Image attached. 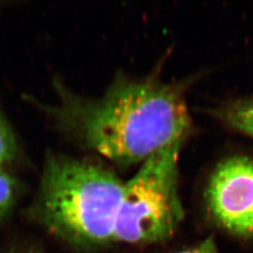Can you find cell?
<instances>
[{"instance_id":"6","label":"cell","mask_w":253,"mask_h":253,"mask_svg":"<svg viewBox=\"0 0 253 253\" xmlns=\"http://www.w3.org/2000/svg\"><path fill=\"white\" fill-rule=\"evenodd\" d=\"M16 140L11 127L0 111V167L11 162L16 155Z\"/></svg>"},{"instance_id":"3","label":"cell","mask_w":253,"mask_h":253,"mask_svg":"<svg viewBox=\"0 0 253 253\" xmlns=\"http://www.w3.org/2000/svg\"><path fill=\"white\" fill-rule=\"evenodd\" d=\"M182 143L154 154L124 183L114 242L147 244L167 239L183 219L178 190Z\"/></svg>"},{"instance_id":"8","label":"cell","mask_w":253,"mask_h":253,"mask_svg":"<svg viewBox=\"0 0 253 253\" xmlns=\"http://www.w3.org/2000/svg\"><path fill=\"white\" fill-rule=\"evenodd\" d=\"M177 253H217V247L212 237H208L197 247Z\"/></svg>"},{"instance_id":"5","label":"cell","mask_w":253,"mask_h":253,"mask_svg":"<svg viewBox=\"0 0 253 253\" xmlns=\"http://www.w3.org/2000/svg\"><path fill=\"white\" fill-rule=\"evenodd\" d=\"M217 118L235 130L253 138V100H239L215 111Z\"/></svg>"},{"instance_id":"2","label":"cell","mask_w":253,"mask_h":253,"mask_svg":"<svg viewBox=\"0 0 253 253\" xmlns=\"http://www.w3.org/2000/svg\"><path fill=\"white\" fill-rule=\"evenodd\" d=\"M124 183L103 165L52 154L41 181L39 217L54 235L73 244L114 242Z\"/></svg>"},{"instance_id":"7","label":"cell","mask_w":253,"mask_h":253,"mask_svg":"<svg viewBox=\"0 0 253 253\" xmlns=\"http://www.w3.org/2000/svg\"><path fill=\"white\" fill-rule=\"evenodd\" d=\"M16 191V181L3 167H0V220L13 206Z\"/></svg>"},{"instance_id":"4","label":"cell","mask_w":253,"mask_h":253,"mask_svg":"<svg viewBox=\"0 0 253 253\" xmlns=\"http://www.w3.org/2000/svg\"><path fill=\"white\" fill-rule=\"evenodd\" d=\"M210 215L234 235H253V161L232 157L213 171L206 190Z\"/></svg>"},{"instance_id":"1","label":"cell","mask_w":253,"mask_h":253,"mask_svg":"<svg viewBox=\"0 0 253 253\" xmlns=\"http://www.w3.org/2000/svg\"><path fill=\"white\" fill-rule=\"evenodd\" d=\"M61 116L84 145L125 166L183 143L191 128L180 89L151 78H119L98 100L69 99Z\"/></svg>"}]
</instances>
